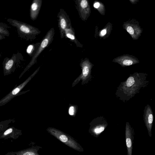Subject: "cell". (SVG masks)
Wrapping results in <instances>:
<instances>
[{
    "mask_svg": "<svg viewBox=\"0 0 155 155\" xmlns=\"http://www.w3.org/2000/svg\"><path fill=\"white\" fill-rule=\"evenodd\" d=\"M40 42L30 45L27 47L26 52L28 55L32 58L36 53Z\"/></svg>",
    "mask_w": 155,
    "mask_h": 155,
    "instance_id": "9a60e30c",
    "label": "cell"
},
{
    "mask_svg": "<svg viewBox=\"0 0 155 155\" xmlns=\"http://www.w3.org/2000/svg\"><path fill=\"white\" fill-rule=\"evenodd\" d=\"M7 21L16 28L19 36L27 41L35 39L41 32L38 28L25 22L11 18L8 19Z\"/></svg>",
    "mask_w": 155,
    "mask_h": 155,
    "instance_id": "7a4b0ae2",
    "label": "cell"
},
{
    "mask_svg": "<svg viewBox=\"0 0 155 155\" xmlns=\"http://www.w3.org/2000/svg\"><path fill=\"white\" fill-rule=\"evenodd\" d=\"M76 106L74 105L71 106L69 108L68 112L71 116H74L76 113Z\"/></svg>",
    "mask_w": 155,
    "mask_h": 155,
    "instance_id": "d6986e66",
    "label": "cell"
},
{
    "mask_svg": "<svg viewBox=\"0 0 155 155\" xmlns=\"http://www.w3.org/2000/svg\"><path fill=\"white\" fill-rule=\"evenodd\" d=\"M129 1L132 4H135L139 2L138 0H130Z\"/></svg>",
    "mask_w": 155,
    "mask_h": 155,
    "instance_id": "603a6c76",
    "label": "cell"
},
{
    "mask_svg": "<svg viewBox=\"0 0 155 155\" xmlns=\"http://www.w3.org/2000/svg\"><path fill=\"white\" fill-rule=\"evenodd\" d=\"M0 39L2 38L3 36H9V33L8 30L6 28L5 26L4 25V24L3 23H0Z\"/></svg>",
    "mask_w": 155,
    "mask_h": 155,
    "instance_id": "e0dca14e",
    "label": "cell"
},
{
    "mask_svg": "<svg viewBox=\"0 0 155 155\" xmlns=\"http://www.w3.org/2000/svg\"><path fill=\"white\" fill-rule=\"evenodd\" d=\"M51 133L60 141L70 148L80 152H83V148L74 138L61 131L51 129Z\"/></svg>",
    "mask_w": 155,
    "mask_h": 155,
    "instance_id": "3957f363",
    "label": "cell"
},
{
    "mask_svg": "<svg viewBox=\"0 0 155 155\" xmlns=\"http://www.w3.org/2000/svg\"><path fill=\"white\" fill-rule=\"evenodd\" d=\"M79 5V9L81 16L84 19H85L90 13V9L88 2L86 0L80 1Z\"/></svg>",
    "mask_w": 155,
    "mask_h": 155,
    "instance_id": "5bb4252c",
    "label": "cell"
},
{
    "mask_svg": "<svg viewBox=\"0 0 155 155\" xmlns=\"http://www.w3.org/2000/svg\"><path fill=\"white\" fill-rule=\"evenodd\" d=\"M13 129L12 128H10L5 131L4 133V135H6L10 133H11Z\"/></svg>",
    "mask_w": 155,
    "mask_h": 155,
    "instance_id": "ffe728a7",
    "label": "cell"
},
{
    "mask_svg": "<svg viewBox=\"0 0 155 155\" xmlns=\"http://www.w3.org/2000/svg\"><path fill=\"white\" fill-rule=\"evenodd\" d=\"M65 34L68 38L72 40H74L75 39L74 33L73 32L71 28L66 29Z\"/></svg>",
    "mask_w": 155,
    "mask_h": 155,
    "instance_id": "ac0fdd59",
    "label": "cell"
},
{
    "mask_svg": "<svg viewBox=\"0 0 155 155\" xmlns=\"http://www.w3.org/2000/svg\"><path fill=\"white\" fill-rule=\"evenodd\" d=\"M17 57V55L14 54L12 57L6 62L5 64L4 67L5 70H9L12 68L15 62Z\"/></svg>",
    "mask_w": 155,
    "mask_h": 155,
    "instance_id": "2e32d148",
    "label": "cell"
},
{
    "mask_svg": "<svg viewBox=\"0 0 155 155\" xmlns=\"http://www.w3.org/2000/svg\"><path fill=\"white\" fill-rule=\"evenodd\" d=\"M40 67L38 68L26 80L18 86L13 89L11 92L8 94L6 96L1 100L0 101L1 104L8 102L12 97L18 94L20 91L30 81L31 78L37 73L39 70Z\"/></svg>",
    "mask_w": 155,
    "mask_h": 155,
    "instance_id": "7c38bea8",
    "label": "cell"
},
{
    "mask_svg": "<svg viewBox=\"0 0 155 155\" xmlns=\"http://www.w3.org/2000/svg\"><path fill=\"white\" fill-rule=\"evenodd\" d=\"M143 119L148 135L150 137H151L153 114L151 107L149 104H147L143 110Z\"/></svg>",
    "mask_w": 155,
    "mask_h": 155,
    "instance_id": "9c48e42d",
    "label": "cell"
},
{
    "mask_svg": "<svg viewBox=\"0 0 155 155\" xmlns=\"http://www.w3.org/2000/svg\"><path fill=\"white\" fill-rule=\"evenodd\" d=\"M123 27L134 40L138 39L143 31L139 22L135 19H130L124 22Z\"/></svg>",
    "mask_w": 155,
    "mask_h": 155,
    "instance_id": "52a82bcc",
    "label": "cell"
},
{
    "mask_svg": "<svg viewBox=\"0 0 155 155\" xmlns=\"http://www.w3.org/2000/svg\"><path fill=\"white\" fill-rule=\"evenodd\" d=\"M125 134L127 155H132L134 131V128L128 122L126 123Z\"/></svg>",
    "mask_w": 155,
    "mask_h": 155,
    "instance_id": "30bf717a",
    "label": "cell"
},
{
    "mask_svg": "<svg viewBox=\"0 0 155 155\" xmlns=\"http://www.w3.org/2000/svg\"><path fill=\"white\" fill-rule=\"evenodd\" d=\"M42 0H33L31 4L30 10L31 19L34 21L37 18L41 7Z\"/></svg>",
    "mask_w": 155,
    "mask_h": 155,
    "instance_id": "4fadbf2b",
    "label": "cell"
},
{
    "mask_svg": "<svg viewBox=\"0 0 155 155\" xmlns=\"http://www.w3.org/2000/svg\"><path fill=\"white\" fill-rule=\"evenodd\" d=\"M147 75L146 73L137 72L130 74L117 88L116 96L124 102L129 101L139 93L141 89L147 86L149 82L147 80Z\"/></svg>",
    "mask_w": 155,
    "mask_h": 155,
    "instance_id": "6da1fadb",
    "label": "cell"
},
{
    "mask_svg": "<svg viewBox=\"0 0 155 155\" xmlns=\"http://www.w3.org/2000/svg\"><path fill=\"white\" fill-rule=\"evenodd\" d=\"M118 63L122 67L134 65L140 62L138 58L132 55L125 54L114 58L113 61Z\"/></svg>",
    "mask_w": 155,
    "mask_h": 155,
    "instance_id": "8fae6325",
    "label": "cell"
},
{
    "mask_svg": "<svg viewBox=\"0 0 155 155\" xmlns=\"http://www.w3.org/2000/svg\"><path fill=\"white\" fill-rule=\"evenodd\" d=\"M80 66L82 70V72L73 83L72 87L77 84L81 80V84L84 85L87 83L91 78V70L94 65L89 60L86 59L81 62Z\"/></svg>",
    "mask_w": 155,
    "mask_h": 155,
    "instance_id": "5b68a950",
    "label": "cell"
},
{
    "mask_svg": "<svg viewBox=\"0 0 155 155\" xmlns=\"http://www.w3.org/2000/svg\"><path fill=\"white\" fill-rule=\"evenodd\" d=\"M89 124L88 132L91 136L98 138L107 126L108 123L105 118L100 117L93 120Z\"/></svg>",
    "mask_w": 155,
    "mask_h": 155,
    "instance_id": "8992f818",
    "label": "cell"
},
{
    "mask_svg": "<svg viewBox=\"0 0 155 155\" xmlns=\"http://www.w3.org/2000/svg\"></svg>",
    "mask_w": 155,
    "mask_h": 155,
    "instance_id": "cb8c5ba5",
    "label": "cell"
},
{
    "mask_svg": "<svg viewBox=\"0 0 155 155\" xmlns=\"http://www.w3.org/2000/svg\"><path fill=\"white\" fill-rule=\"evenodd\" d=\"M54 30L53 28H51L47 33L45 36L41 41L36 53L32 58L30 62L25 68L27 70L36 61L37 57L46 48L48 47L54 39Z\"/></svg>",
    "mask_w": 155,
    "mask_h": 155,
    "instance_id": "277c9868",
    "label": "cell"
},
{
    "mask_svg": "<svg viewBox=\"0 0 155 155\" xmlns=\"http://www.w3.org/2000/svg\"><path fill=\"white\" fill-rule=\"evenodd\" d=\"M57 18L61 38H62L65 36L66 29L71 28L70 21L67 14L63 9H60Z\"/></svg>",
    "mask_w": 155,
    "mask_h": 155,
    "instance_id": "ba28073f",
    "label": "cell"
},
{
    "mask_svg": "<svg viewBox=\"0 0 155 155\" xmlns=\"http://www.w3.org/2000/svg\"><path fill=\"white\" fill-rule=\"evenodd\" d=\"M107 32V31L106 29H104L101 32V35L102 36H104L105 35Z\"/></svg>",
    "mask_w": 155,
    "mask_h": 155,
    "instance_id": "7402d4cb",
    "label": "cell"
},
{
    "mask_svg": "<svg viewBox=\"0 0 155 155\" xmlns=\"http://www.w3.org/2000/svg\"><path fill=\"white\" fill-rule=\"evenodd\" d=\"M23 155H35V154L31 152H28L23 154Z\"/></svg>",
    "mask_w": 155,
    "mask_h": 155,
    "instance_id": "44dd1931",
    "label": "cell"
}]
</instances>
